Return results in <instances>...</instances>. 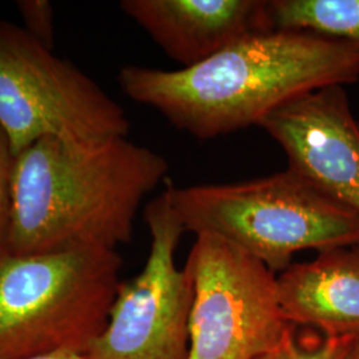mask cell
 I'll return each mask as SVG.
<instances>
[{
	"instance_id": "3",
	"label": "cell",
	"mask_w": 359,
	"mask_h": 359,
	"mask_svg": "<svg viewBox=\"0 0 359 359\" xmlns=\"http://www.w3.org/2000/svg\"><path fill=\"white\" fill-rule=\"evenodd\" d=\"M117 249L90 246L0 256V359L86 357L120 286Z\"/></svg>"
},
{
	"instance_id": "11",
	"label": "cell",
	"mask_w": 359,
	"mask_h": 359,
	"mask_svg": "<svg viewBox=\"0 0 359 359\" xmlns=\"http://www.w3.org/2000/svg\"><path fill=\"white\" fill-rule=\"evenodd\" d=\"M274 29L306 31L359 44V0H270Z\"/></svg>"
},
{
	"instance_id": "16",
	"label": "cell",
	"mask_w": 359,
	"mask_h": 359,
	"mask_svg": "<svg viewBox=\"0 0 359 359\" xmlns=\"http://www.w3.org/2000/svg\"><path fill=\"white\" fill-rule=\"evenodd\" d=\"M36 359H87L81 355H75V354H55V355H48V357H41Z\"/></svg>"
},
{
	"instance_id": "5",
	"label": "cell",
	"mask_w": 359,
	"mask_h": 359,
	"mask_svg": "<svg viewBox=\"0 0 359 359\" xmlns=\"http://www.w3.org/2000/svg\"><path fill=\"white\" fill-rule=\"evenodd\" d=\"M124 108L77 65L0 19V130L13 157L44 139L128 136Z\"/></svg>"
},
{
	"instance_id": "10",
	"label": "cell",
	"mask_w": 359,
	"mask_h": 359,
	"mask_svg": "<svg viewBox=\"0 0 359 359\" xmlns=\"http://www.w3.org/2000/svg\"><path fill=\"white\" fill-rule=\"evenodd\" d=\"M286 321L325 337L359 338V241L318 252L277 277Z\"/></svg>"
},
{
	"instance_id": "2",
	"label": "cell",
	"mask_w": 359,
	"mask_h": 359,
	"mask_svg": "<svg viewBox=\"0 0 359 359\" xmlns=\"http://www.w3.org/2000/svg\"><path fill=\"white\" fill-rule=\"evenodd\" d=\"M168 169L161 154L128 136L35 142L13 160L4 253L127 244L144 197Z\"/></svg>"
},
{
	"instance_id": "12",
	"label": "cell",
	"mask_w": 359,
	"mask_h": 359,
	"mask_svg": "<svg viewBox=\"0 0 359 359\" xmlns=\"http://www.w3.org/2000/svg\"><path fill=\"white\" fill-rule=\"evenodd\" d=\"M355 339L325 337L314 330L298 334L293 326L278 346L257 359H344Z\"/></svg>"
},
{
	"instance_id": "1",
	"label": "cell",
	"mask_w": 359,
	"mask_h": 359,
	"mask_svg": "<svg viewBox=\"0 0 359 359\" xmlns=\"http://www.w3.org/2000/svg\"><path fill=\"white\" fill-rule=\"evenodd\" d=\"M359 81V44L306 31L243 39L200 65L161 69L126 65V96L206 140L258 126L295 97Z\"/></svg>"
},
{
	"instance_id": "4",
	"label": "cell",
	"mask_w": 359,
	"mask_h": 359,
	"mask_svg": "<svg viewBox=\"0 0 359 359\" xmlns=\"http://www.w3.org/2000/svg\"><path fill=\"white\" fill-rule=\"evenodd\" d=\"M167 189L185 231L212 234L283 271L295 253L355 244L359 215L293 169L266 177Z\"/></svg>"
},
{
	"instance_id": "15",
	"label": "cell",
	"mask_w": 359,
	"mask_h": 359,
	"mask_svg": "<svg viewBox=\"0 0 359 359\" xmlns=\"http://www.w3.org/2000/svg\"><path fill=\"white\" fill-rule=\"evenodd\" d=\"M344 359H359V338L354 341V344L351 345Z\"/></svg>"
},
{
	"instance_id": "14",
	"label": "cell",
	"mask_w": 359,
	"mask_h": 359,
	"mask_svg": "<svg viewBox=\"0 0 359 359\" xmlns=\"http://www.w3.org/2000/svg\"><path fill=\"white\" fill-rule=\"evenodd\" d=\"M13 151L4 133L0 130V256L4 253L7 228L11 209L13 173Z\"/></svg>"
},
{
	"instance_id": "13",
	"label": "cell",
	"mask_w": 359,
	"mask_h": 359,
	"mask_svg": "<svg viewBox=\"0 0 359 359\" xmlns=\"http://www.w3.org/2000/svg\"><path fill=\"white\" fill-rule=\"evenodd\" d=\"M16 8L22 19V28L40 44L53 50L55 13L47 0H20Z\"/></svg>"
},
{
	"instance_id": "6",
	"label": "cell",
	"mask_w": 359,
	"mask_h": 359,
	"mask_svg": "<svg viewBox=\"0 0 359 359\" xmlns=\"http://www.w3.org/2000/svg\"><path fill=\"white\" fill-rule=\"evenodd\" d=\"M185 268L193 281L188 359H257L293 327L277 277L259 259L212 234L196 236Z\"/></svg>"
},
{
	"instance_id": "7",
	"label": "cell",
	"mask_w": 359,
	"mask_h": 359,
	"mask_svg": "<svg viewBox=\"0 0 359 359\" xmlns=\"http://www.w3.org/2000/svg\"><path fill=\"white\" fill-rule=\"evenodd\" d=\"M151 249L142 271L120 283L109 321L87 359H188L193 281L176 250L187 233L167 188L144 209Z\"/></svg>"
},
{
	"instance_id": "8",
	"label": "cell",
	"mask_w": 359,
	"mask_h": 359,
	"mask_svg": "<svg viewBox=\"0 0 359 359\" xmlns=\"http://www.w3.org/2000/svg\"><path fill=\"white\" fill-rule=\"evenodd\" d=\"M258 127L280 144L287 168L359 215V120L345 87L295 97Z\"/></svg>"
},
{
	"instance_id": "9",
	"label": "cell",
	"mask_w": 359,
	"mask_h": 359,
	"mask_svg": "<svg viewBox=\"0 0 359 359\" xmlns=\"http://www.w3.org/2000/svg\"><path fill=\"white\" fill-rule=\"evenodd\" d=\"M120 8L181 68L274 31L270 0H123Z\"/></svg>"
}]
</instances>
